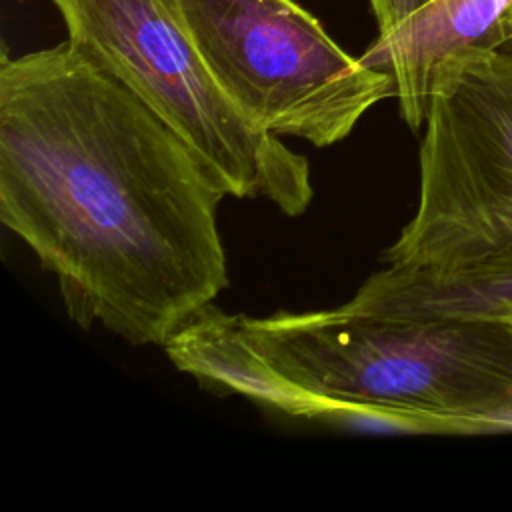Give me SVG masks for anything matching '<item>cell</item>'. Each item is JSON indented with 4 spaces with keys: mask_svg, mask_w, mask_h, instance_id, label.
Listing matches in <instances>:
<instances>
[{
    "mask_svg": "<svg viewBox=\"0 0 512 512\" xmlns=\"http://www.w3.org/2000/svg\"><path fill=\"white\" fill-rule=\"evenodd\" d=\"M206 162L68 40L0 62V220L70 320L166 346L228 286Z\"/></svg>",
    "mask_w": 512,
    "mask_h": 512,
    "instance_id": "6da1fadb",
    "label": "cell"
},
{
    "mask_svg": "<svg viewBox=\"0 0 512 512\" xmlns=\"http://www.w3.org/2000/svg\"><path fill=\"white\" fill-rule=\"evenodd\" d=\"M252 348L314 410L370 404L416 418L424 434L512 432V316L388 318L338 306L238 314Z\"/></svg>",
    "mask_w": 512,
    "mask_h": 512,
    "instance_id": "7a4b0ae2",
    "label": "cell"
},
{
    "mask_svg": "<svg viewBox=\"0 0 512 512\" xmlns=\"http://www.w3.org/2000/svg\"><path fill=\"white\" fill-rule=\"evenodd\" d=\"M68 42L152 108L234 198L300 216L314 188L306 156L252 124L210 74L182 0H54Z\"/></svg>",
    "mask_w": 512,
    "mask_h": 512,
    "instance_id": "3957f363",
    "label": "cell"
},
{
    "mask_svg": "<svg viewBox=\"0 0 512 512\" xmlns=\"http://www.w3.org/2000/svg\"><path fill=\"white\" fill-rule=\"evenodd\" d=\"M422 128L416 210L382 262L434 274L512 266V50L442 62Z\"/></svg>",
    "mask_w": 512,
    "mask_h": 512,
    "instance_id": "277c9868",
    "label": "cell"
},
{
    "mask_svg": "<svg viewBox=\"0 0 512 512\" xmlns=\"http://www.w3.org/2000/svg\"><path fill=\"white\" fill-rule=\"evenodd\" d=\"M218 86L258 128L328 148L394 96V78L348 54L294 0H182Z\"/></svg>",
    "mask_w": 512,
    "mask_h": 512,
    "instance_id": "5b68a950",
    "label": "cell"
},
{
    "mask_svg": "<svg viewBox=\"0 0 512 512\" xmlns=\"http://www.w3.org/2000/svg\"><path fill=\"white\" fill-rule=\"evenodd\" d=\"M506 46H512V0H430L378 32L358 58L394 78L402 120L416 132L424 126L442 62L468 48Z\"/></svg>",
    "mask_w": 512,
    "mask_h": 512,
    "instance_id": "8992f818",
    "label": "cell"
},
{
    "mask_svg": "<svg viewBox=\"0 0 512 512\" xmlns=\"http://www.w3.org/2000/svg\"><path fill=\"white\" fill-rule=\"evenodd\" d=\"M168 360L204 390L238 394L258 406L292 418L310 416L314 402L280 376L246 340L238 314L204 308L164 346Z\"/></svg>",
    "mask_w": 512,
    "mask_h": 512,
    "instance_id": "52a82bcc",
    "label": "cell"
},
{
    "mask_svg": "<svg viewBox=\"0 0 512 512\" xmlns=\"http://www.w3.org/2000/svg\"><path fill=\"white\" fill-rule=\"evenodd\" d=\"M338 308L388 318L512 316V266L458 274L386 266Z\"/></svg>",
    "mask_w": 512,
    "mask_h": 512,
    "instance_id": "ba28073f",
    "label": "cell"
},
{
    "mask_svg": "<svg viewBox=\"0 0 512 512\" xmlns=\"http://www.w3.org/2000/svg\"><path fill=\"white\" fill-rule=\"evenodd\" d=\"M430 0H370L378 32H384L392 26H396L400 20L416 12L420 6H424Z\"/></svg>",
    "mask_w": 512,
    "mask_h": 512,
    "instance_id": "9c48e42d",
    "label": "cell"
},
{
    "mask_svg": "<svg viewBox=\"0 0 512 512\" xmlns=\"http://www.w3.org/2000/svg\"><path fill=\"white\" fill-rule=\"evenodd\" d=\"M508 50H512V46H510V48H508Z\"/></svg>",
    "mask_w": 512,
    "mask_h": 512,
    "instance_id": "30bf717a",
    "label": "cell"
}]
</instances>
